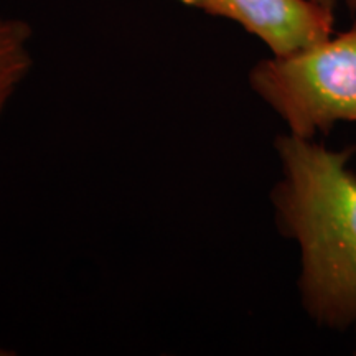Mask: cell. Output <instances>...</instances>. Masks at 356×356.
<instances>
[{"mask_svg": "<svg viewBox=\"0 0 356 356\" xmlns=\"http://www.w3.org/2000/svg\"><path fill=\"white\" fill-rule=\"evenodd\" d=\"M270 191L277 228L299 249L302 309L317 327H356V172L350 149L282 134Z\"/></svg>", "mask_w": 356, "mask_h": 356, "instance_id": "obj_1", "label": "cell"}, {"mask_svg": "<svg viewBox=\"0 0 356 356\" xmlns=\"http://www.w3.org/2000/svg\"><path fill=\"white\" fill-rule=\"evenodd\" d=\"M249 86L302 139L356 124V20L322 42L257 61Z\"/></svg>", "mask_w": 356, "mask_h": 356, "instance_id": "obj_2", "label": "cell"}, {"mask_svg": "<svg viewBox=\"0 0 356 356\" xmlns=\"http://www.w3.org/2000/svg\"><path fill=\"white\" fill-rule=\"evenodd\" d=\"M234 22L273 55H289L333 35L335 17L314 0H175Z\"/></svg>", "mask_w": 356, "mask_h": 356, "instance_id": "obj_3", "label": "cell"}, {"mask_svg": "<svg viewBox=\"0 0 356 356\" xmlns=\"http://www.w3.org/2000/svg\"><path fill=\"white\" fill-rule=\"evenodd\" d=\"M33 30L20 19L0 17V118L8 101L32 70L30 40Z\"/></svg>", "mask_w": 356, "mask_h": 356, "instance_id": "obj_4", "label": "cell"}, {"mask_svg": "<svg viewBox=\"0 0 356 356\" xmlns=\"http://www.w3.org/2000/svg\"><path fill=\"white\" fill-rule=\"evenodd\" d=\"M314 2H317V3H320V6H323V7H327V8H332V10H333V7H335L337 0H314Z\"/></svg>", "mask_w": 356, "mask_h": 356, "instance_id": "obj_5", "label": "cell"}, {"mask_svg": "<svg viewBox=\"0 0 356 356\" xmlns=\"http://www.w3.org/2000/svg\"><path fill=\"white\" fill-rule=\"evenodd\" d=\"M345 3L351 12H356V0H345Z\"/></svg>", "mask_w": 356, "mask_h": 356, "instance_id": "obj_6", "label": "cell"}, {"mask_svg": "<svg viewBox=\"0 0 356 356\" xmlns=\"http://www.w3.org/2000/svg\"><path fill=\"white\" fill-rule=\"evenodd\" d=\"M353 332H355V345H353V351H355V355H356V327L353 328Z\"/></svg>", "mask_w": 356, "mask_h": 356, "instance_id": "obj_7", "label": "cell"}]
</instances>
